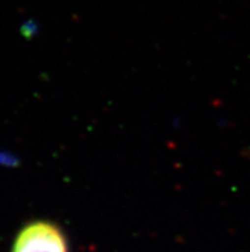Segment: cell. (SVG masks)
<instances>
[{
  "instance_id": "6da1fadb",
  "label": "cell",
  "mask_w": 250,
  "mask_h": 252,
  "mask_svg": "<svg viewBox=\"0 0 250 252\" xmlns=\"http://www.w3.org/2000/svg\"><path fill=\"white\" fill-rule=\"evenodd\" d=\"M12 252H69L63 230L48 220L26 224L17 234Z\"/></svg>"
}]
</instances>
